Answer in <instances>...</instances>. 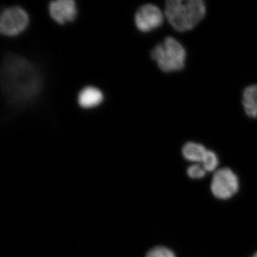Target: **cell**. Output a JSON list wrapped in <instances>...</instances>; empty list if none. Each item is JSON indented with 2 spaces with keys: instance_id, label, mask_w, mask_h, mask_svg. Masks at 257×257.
Listing matches in <instances>:
<instances>
[{
  "instance_id": "52a82bcc",
  "label": "cell",
  "mask_w": 257,
  "mask_h": 257,
  "mask_svg": "<svg viewBox=\"0 0 257 257\" xmlns=\"http://www.w3.org/2000/svg\"><path fill=\"white\" fill-rule=\"evenodd\" d=\"M49 12L56 23L64 25L74 21L77 16L75 3L72 0H57L50 3Z\"/></svg>"
},
{
  "instance_id": "30bf717a",
  "label": "cell",
  "mask_w": 257,
  "mask_h": 257,
  "mask_svg": "<svg viewBox=\"0 0 257 257\" xmlns=\"http://www.w3.org/2000/svg\"><path fill=\"white\" fill-rule=\"evenodd\" d=\"M207 150L202 145L196 143H187L182 148L184 159L190 162H202Z\"/></svg>"
},
{
  "instance_id": "8992f818",
  "label": "cell",
  "mask_w": 257,
  "mask_h": 257,
  "mask_svg": "<svg viewBox=\"0 0 257 257\" xmlns=\"http://www.w3.org/2000/svg\"><path fill=\"white\" fill-rule=\"evenodd\" d=\"M164 18L163 13L156 5H144L135 14V25L140 32L147 33L160 28L164 23Z\"/></svg>"
},
{
  "instance_id": "ba28073f",
  "label": "cell",
  "mask_w": 257,
  "mask_h": 257,
  "mask_svg": "<svg viewBox=\"0 0 257 257\" xmlns=\"http://www.w3.org/2000/svg\"><path fill=\"white\" fill-rule=\"evenodd\" d=\"M104 99L102 92L97 88L87 87L84 88L78 96V103L84 109H92L99 106Z\"/></svg>"
},
{
  "instance_id": "4fadbf2b",
  "label": "cell",
  "mask_w": 257,
  "mask_h": 257,
  "mask_svg": "<svg viewBox=\"0 0 257 257\" xmlns=\"http://www.w3.org/2000/svg\"><path fill=\"white\" fill-rule=\"evenodd\" d=\"M207 171L204 170V167L202 165L196 164L190 166L187 169V175L189 177L192 179H201L204 177L206 175Z\"/></svg>"
},
{
  "instance_id": "8fae6325",
  "label": "cell",
  "mask_w": 257,
  "mask_h": 257,
  "mask_svg": "<svg viewBox=\"0 0 257 257\" xmlns=\"http://www.w3.org/2000/svg\"><path fill=\"white\" fill-rule=\"evenodd\" d=\"M201 163H202L204 170L207 172H213L218 167L219 160H218V157L214 152L207 150Z\"/></svg>"
},
{
  "instance_id": "277c9868",
  "label": "cell",
  "mask_w": 257,
  "mask_h": 257,
  "mask_svg": "<svg viewBox=\"0 0 257 257\" xmlns=\"http://www.w3.org/2000/svg\"><path fill=\"white\" fill-rule=\"evenodd\" d=\"M30 22L28 13L20 7L7 8L0 18V32L5 36L14 37L26 30Z\"/></svg>"
},
{
  "instance_id": "3957f363",
  "label": "cell",
  "mask_w": 257,
  "mask_h": 257,
  "mask_svg": "<svg viewBox=\"0 0 257 257\" xmlns=\"http://www.w3.org/2000/svg\"><path fill=\"white\" fill-rule=\"evenodd\" d=\"M151 57L162 72L170 73L184 69L187 52L178 40L168 37L152 50Z\"/></svg>"
},
{
  "instance_id": "7a4b0ae2",
  "label": "cell",
  "mask_w": 257,
  "mask_h": 257,
  "mask_svg": "<svg viewBox=\"0 0 257 257\" xmlns=\"http://www.w3.org/2000/svg\"><path fill=\"white\" fill-rule=\"evenodd\" d=\"M205 2L202 0H169L165 15L176 31L185 32L196 28L205 17Z\"/></svg>"
},
{
  "instance_id": "7c38bea8",
  "label": "cell",
  "mask_w": 257,
  "mask_h": 257,
  "mask_svg": "<svg viewBox=\"0 0 257 257\" xmlns=\"http://www.w3.org/2000/svg\"><path fill=\"white\" fill-rule=\"evenodd\" d=\"M146 257H177L175 253L164 246H157L148 251Z\"/></svg>"
},
{
  "instance_id": "9c48e42d",
  "label": "cell",
  "mask_w": 257,
  "mask_h": 257,
  "mask_svg": "<svg viewBox=\"0 0 257 257\" xmlns=\"http://www.w3.org/2000/svg\"><path fill=\"white\" fill-rule=\"evenodd\" d=\"M242 105L249 117H257V84L248 86L242 94Z\"/></svg>"
},
{
  "instance_id": "5b68a950",
  "label": "cell",
  "mask_w": 257,
  "mask_h": 257,
  "mask_svg": "<svg viewBox=\"0 0 257 257\" xmlns=\"http://www.w3.org/2000/svg\"><path fill=\"white\" fill-rule=\"evenodd\" d=\"M239 180L232 170L223 168L216 171L211 181V190L218 199H227L239 189Z\"/></svg>"
},
{
  "instance_id": "6da1fadb",
  "label": "cell",
  "mask_w": 257,
  "mask_h": 257,
  "mask_svg": "<svg viewBox=\"0 0 257 257\" xmlns=\"http://www.w3.org/2000/svg\"><path fill=\"white\" fill-rule=\"evenodd\" d=\"M2 90L5 99L17 106L35 100L42 86L41 74L26 59L8 53L3 58L1 69Z\"/></svg>"
},
{
  "instance_id": "5bb4252c",
  "label": "cell",
  "mask_w": 257,
  "mask_h": 257,
  "mask_svg": "<svg viewBox=\"0 0 257 257\" xmlns=\"http://www.w3.org/2000/svg\"><path fill=\"white\" fill-rule=\"evenodd\" d=\"M252 257H257V252Z\"/></svg>"
}]
</instances>
